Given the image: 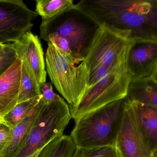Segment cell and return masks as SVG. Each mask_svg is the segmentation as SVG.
I'll use <instances>...</instances> for the list:
<instances>
[{"mask_svg": "<svg viewBox=\"0 0 157 157\" xmlns=\"http://www.w3.org/2000/svg\"><path fill=\"white\" fill-rule=\"evenodd\" d=\"M74 7L135 43L157 42V0H82Z\"/></svg>", "mask_w": 157, "mask_h": 157, "instance_id": "6da1fadb", "label": "cell"}, {"mask_svg": "<svg viewBox=\"0 0 157 157\" xmlns=\"http://www.w3.org/2000/svg\"><path fill=\"white\" fill-rule=\"evenodd\" d=\"M124 108V99L75 120L70 136L76 148L116 147Z\"/></svg>", "mask_w": 157, "mask_h": 157, "instance_id": "7a4b0ae2", "label": "cell"}, {"mask_svg": "<svg viewBox=\"0 0 157 157\" xmlns=\"http://www.w3.org/2000/svg\"><path fill=\"white\" fill-rule=\"evenodd\" d=\"M45 66L52 83L69 104L76 105L88 87L89 70L83 59L63 54L48 42Z\"/></svg>", "mask_w": 157, "mask_h": 157, "instance_id": "3957f363", "label": "cell"}, {"mask_svg": "<svg viewBox=\"0 0 157 157\" xmlns=\"http://www.w3.org/2000/svg\"><path fill=\"white\" fill-rule=\"evenodd\" d=\"M71 118L69 105L58 94L53 101H45L24 146L16 157H38L48 144L63 136Z\"/></svg>", "mask_w": 157, "mask_h": 157, "instance_id": "277c9868", "label": "cell"}, {"mask_svg": "<svg viewBox=\"0 0 157 157\" xmlns=\"http://www.w3.org/2000/svg\"><path fill=\"white\" fill-rule=\"evenodd\" d=\"M98 27L74 5L53 18L42 21L40 36L46 41L50 34L59 35L69 43L73 56L83 59V54Z\"/></svg>", "mask_w": 157, "mask_h": 157, "instance_id": "5b68a950", "label": "cell"}, {"mask_svg": "<svg viewBox=\"0 0 157 157\" xmlns=\"http://www.w3.org/2000/svg\"><path fill=\"white\" fill-rule=\"evenodd\" d=\"M135 43L121 33L100 25L82 56L89 72L99 67L116 69L126 64Z\"/></svg>", "mask_w": 157, "mask_h": 157, "instance_id": "8992f818", "label": "cell"}, {"mask_svg": "<svg viewBox=\"0 0 157 157\" xmlns=\"http://www.w3.org/2000/svg\"><path fill=\"white\" fill-rule=\"evenodd\" d=\"M130 80L126 64L112 71L87 89L76 105L69 106L71 118L75 121L111 103L124 99Z\"/></svg>", "mask_w": 157, "mask_h": 157, "instance_id": "52a82bcc", "label": "cell"}, {"mask_svg": "<svg viewBox=\"0 0 157 157\" xmlns=\"http://www.w3.org/2000/svg\"><path fill=\"white\" fill-rule=\"evenodd\" d=\"M38 16L21 0H0V44L14 43L33 26Z\"/></svg>", "mask_w": 157, "mask_h": 157, "instance_id": "ba28073f", "label": "cell"}, {"mask_svg": "<svg viewBox=\"0 0 157 157\" xmlns=\"http://www.w3.org/2000/svg\"><path fill=\"white\" fill-rule=\"evenodd\" d=\"M124 102V111L116 147L121 157H151L152 152L132 106L125 100Z\"/></svg>", "mask_w": 157, "mask_h": 157, "instance_id": "9c48e42d", "label": "cell"}, {"mask_svg": "<svg viewBox=\"0 0 157 157\" xmlns=\"http://www.w3.org/2000/svg\"><path fill=\"white\" fill-rule=\"evenodd\" d=\"M10 44L15 50L17 57L26 63L39 86L46 82L44 51L38 36L29 32L18 41Z\"/></svg>", "mask_w": 157, "mask_h": 157, "instance_id": "30bf717a", "label": "cell"}, {"mask_svg": "<svg viewBox=\"0 0 157 157\" xmlns=\"http://www.w3.org/2000/svg\"><path fill=\"white\" fill-rule=\"evenodd\" d=\"M126 65L131 79L157 78V42L134 43Z\"/></svg>", "mask_w": 157, "mask_h": 157, "instance_id": "8fae6325", "label": "cell"}, {"mask_svg": "<svg viewBox=\"0 0 157 157\" xmlns=\"http://www.w3.org/2000/svg\"><path fill=\"white\" fill-rule=\"evenodd\" d=\"M22 60L17 57L13 65L0 76V119L18 104L21 77Z\"/></svg>", "mask_w": 157, "mask_h": 157, "instance_id": "7c38bea8", "label": "cell"}, {"mask_svg": "<svg viewBox=\"0 0 157 157\" xmlns=\"http://www.w3.org/2000/svg\"><path fill=\"white\" fill-rule=\"evenodd\" d=\"M45 101L41 98L30 113L12 129L10 138L0 157H16L25 144L34 123Z\"/></svg>", "mask_w": 157, "mask_h": 157, "instance_id": "4fadbf2b", "label": "cell"}, {"mask_svg": "<svg viewBox=\"0 0 157 157\" xmlns=\"http://www.w3.org/2000/svg\"><path fill=\"white\" fill-rule=\"evenodd\" d=\"M128 102L152 153L157 150V107L138 102Z\"/></svg>", "mask_w": 157, "mask_h": 157, "instance_id": "5bb4252c", "label": "cell"}, {"mask_svg": "<svg viewBox=\"0 0 157 157\" xmlns=\"http://www.w3.org/2000/svg\"><path fill=\"white\" fill-rule=\"evenodd\" d=\"M124 100L157 107V78L130 79Z\"/></svg>", "mask_w": 157, "mask_h": 157, "instance_id": "9a60e30c", "label": "cell"}, {"mask_svg": "<svg viewBox=\"0 0 157 157\" xmlns=\"http://www.w3.org/2000/svg\"><path fill=\"white\" fill-rule=\"evenodd\" d=\"M76 148L70 136L63 135L48 144L38 157H72Z\"/></svg>", "mask_w": 157, "mask_h": 157, "instance_id": "2e32d148", "label": "cell"}, {"mask_svg": "<svg viewBox=\"0 0 157 157\" xmlns=\"http://www.w3.org/2000/svg\"><path fill=\"white\" fill-rule=\"evenodd\" d=\"M21 60V77L18 103L42 95L35 78L26 63Z\"/></svg>", "mask_w": 157, "mask_h": 157, "instance_id": "e0dca14e", "label": "cell"}, {"mask_svg": "<svg viewBox=\"0 0 157 157\" xmlns=\"http://www.w3.org/2000/svg\"><path fill=\"white\" fill-rule=\"evenodd\" d=\"M35 12L46 21L74 6L73 0H36Z\"/></svg>", "mask_w": 157, "mask_h": 157, "instance_id": "ac0fdd59", "label": "cell"}, {"mask_svg": "<svg viewBox=\"0 0 157 157\" xmlns=\"http://www.w3.org/2000/svg\"><path fill=\"white\" fill-rule=\"evenodd\" d=\"M42 97L41 95L17 104L9 113L4 116L2 120L13 129L27 117Z\"/></svg>", "mask_w": 157, "mask_h": 157, "instance_id": "d6986e66", "label": "cell"}, {"mask_svg": "<svg viewBox=\"0 0 157 157\" xmlns=\"http://www.w3.org/2000/svg\"><path fill=\"white\" fill-rule=\"evenodd\" d=\"M72 157H121L115 147L76 148Z\"/></svg>", "mask_w": 157, "mask_h": 157, "instance_id": "ffe728a7", "label": "cell"}, {"mask_svg": "<svg viewBox=\"0 0 157 157\" xmlns=\"http://www.w3.org/2000/svg\"><path fill=\"white\" fill-rule=\"evenodd\" d=\"M17 58V54L14 48L10 44H5V47L0 52V76L13 65Z\"/></svg>", "mask_w": 157, "mask_h": 157, "instance_id": "44dd1931", "label": "cell"}, {"mask_svg": "<svg viewBox=\"0 0 157 157\" xmlns=\"http://www.w3.org/2000/svg\"><path fill=\"white\" fill-rule=\"evenodd\" d=\"M46 42H49L54 45L58 50L63 54L72 55V53L69 43L64 37L57 34H52L48 36Z\"/></svg>", "mask_w": 157, "mask_h": 157, "instance_id": "7402d4cb", "label": "cell"}, {"mask_svg": "<svg viewBox=\"0 0 157 157\" xmlns=\"http://www.w3.org/2000/svg\"><path fill=\"white\" fill-rule=\"evenodd\" d=\"M12 128L3 120H0V154L8 145Z\"/></svg>", "mask_w": 157, "mask_h": 157, "instance_id": "603a6c76", "label": "cell"}, {"mask_svg": "<svg viewBox=\"0 0 157 157\" xmlns=\"http://www.w3.org/2000/svg\"><path fill=\"white\" fill-rule=\"evenodd\" d=\"M42 98L47 102H49L53 101L56 96L57 94L54 93L53 91L52 85H50L49 88H48L45 90L41 92Z\"/></svg>", "mask_w": 157, "mask_h": 157, "instance_id": "cb8c5ba5", "label": "cell"}, {"mask_svg": "<svg viewBox=\"0 0 157 157\" xmlns=\"http://www.w3.org/2000/svg\"><path fill=\"white\" fill-rule=\"evenodd\" d=\"M5 46V44H0V52H1Z\"/></svg>", "mask_w": 157, "mask_h": 157, "instance_id": "d4e9b609", "label": "cell"}, {"mask_svg": "<svg viewBox=\"0 0 157 157\" xmlns=\"http://www.w3.org/2000/svg\"><path fill=\"white\" fill-rule=\"evenodd\" d=\"M151 157H157V150L155 151L152 153Z\"/></svg>", "mask_w": 157, "mask_h": 157, "instance_id": "484cf974", "label": "cell"}, {"mask_svg": "<svg viewBox=\"0 0 157 157\" xmlns=\"http://www.w3.org/2000/svg\"><path fill=\"white\" fill-rule=\"evenodd\" d=\"M0 120H1V119H0Z\"/></svg>", "mask_w": 157, "mask_h": 157, "instance_id": "4316f807", "label": "cell"}]
</instances>
